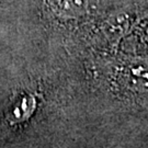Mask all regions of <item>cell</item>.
Returning <instances> with one entry per match:
<instances>
[{
    "mask_svg": "<svg viewBox=\"0 0 148 148\" xmlns=\"http://www.w3.org/2000/svg\"><path fill=\"white\" fill-rule=\"evenodd\" d=\"M88 8L87 0H63L62 1V12L67 16H77L85 13Z\"/></svg>",
    "mask_w": 148,
    "mask_h": 148,
    "instance_id": "obj_1",
    "label": "cell"
},
{
    "mask_svg": "<svg viewBox=\"0 0 148 148\" xmlns=\"http://www.w3.org/2000/svg\"><path fill=\"white\" fill-rule=\"evenodd\" d=\"M31 106V102H29V100L27 99H24V100L22 101V103L20 104V106L21 108H23V114H24V111L27 112V106ZM20 110L21 109H19V108H16V109H14L13 110V113H12V116H13V119H14V121H20V120H22V114L20 113ZM25 115V114H24Z\"/></svg>",
    "mask_w": 148,
    "mask_h": 148,
    "instance_id": "obj_2",
    "label": "cell"
}]
</instances>
